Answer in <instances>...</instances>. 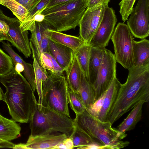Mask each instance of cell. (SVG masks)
I'll return each mask as SVG.
<instances>
[{
	"mask_svg": "<svg viewBox=\"0 0 149 149\" xmlns=\"http://www.w3.org/2000/svg\"><path fill=\"white\" fill-rule=\"evenodd\" d=\"M0 82L6 88L3 101L12 119L21 123H29L38 103L30 84L14 68L0 77Z\"/></svg>",
	"mask_w": 149,
	"mask_h": 149,
	"instance_id": "cell-1",
	"label": "cell"
},
{
	"mask_svg": "<svg viewBox=\"0 0 149 149\" xmlns=\"http://www.w3.org/2000/svg\"><path fill=\"white\" fill-rule=\"evenodd\" d=\"M128 70L126 81L121 84L107 117L112 125L141 101L149 100V63Z\"/></svg>",
	"mask_w": 149,
	"mask_h": 149,
	"instance_id": "cell-2",
	"label": "cell"
},
{
	"mask_svg": "<svg viewBox=\"0 0 149 149\" xmlns=\"http://www.w3.org/2000/svg\"><path fill=\"white\" fill-rule=\"evenodd\" d=\"M74 120L76 127L102 149H119L127 146L130 143L122 140L127 136L125 133L119 132L117 129L112 127L109 121H102L86 109L82 113L76 115Z\"/></svg>",
	"mask_w": 149,
	"mask_h": 149,
	"instance_id": "cell-3",
	"label": "cell"
},
{
	"mask_svg": "<svg viewBox=\"0 0 149 149\" xmlns=\"http://www.w3.org/2000/svg\"><path fill=\"white\" fill-rule=\"evenodd\" d=\"M88 0H72L45 8L41 13L52 29L59 32L74 29L87 8Z\"/></svg>",
	"mask_w": 149,
	"mask_h": 149,
	"instance_id": "cell-4",
	"label": "cell"
},
{
	"mask_svg": "<svg viewBox=\"0 0 149 149\" xmlns=\"http://www.w3.org/2000/svg\"><path fill=\"white\" fill-rule=\"evenodd\" d=\"M29 122L31 136L59 132L69 137L75 129L74 120L38 103Z\"/></svg>",
	"mask_w": 149,
	"mask_h": 149,
	"instance_id": "cell-5",
	"label": "cell"
},
{
	"mask_svg": "<svg viewBox=\"0 0 149 149\" xmlns=\"http://www.w3.org/2000/svg\"><path fill=\"white\" fill-rule=\"evenodd\" d=\"M48 76L42 81V106L70 118L68 106L67 83L63 74L48 71Z\"/></svg>",
	"mask_w": 149,
	"mask_h": 149,
	"instance_id": "cell-6",
	"label": "cell"
},
{
	"mask_svg": "<svg viewBox=\"0 0 149 149\" xmlns=\"http://www.w3.org/2000/svg\"><path fill=\"white\" fill-rule=\"evenodd\" d=\"M133 36L127 24L119 22L111 39L113 45L116 62L128 70L135 66Z\"/></svg>",
	"mask_w": 149,
	"mask_h": 149,
	"instance_id": "cell-7",
	"label": "cell"
},
{
	"mask_svg": "<svg viewBox=\"0 0 149 149\" xmlns=\"http://www.w3.org/2000/svg\"><path fill=\"white\" fill-rule=\"evenodd\" d=\"M149 0H139L133 8L127 25L133 36L141 39L149 35Z\"/></svg>",
	"mask_w": 149,
	"mask_h": 149,
	"instance_id": "cell-8",
	"label": "cell"
},
{
	"mask_svg": "<svg viewBox=\"0 0 149 149\" xmlns=\"http://www.w3.org/2000/svg\"><path fill=\"white\" fill-rule=\"evenodd\" d=\"M0 20L6 22L8 31L5 35V40L9 41L27 58L30 57L31 51L28 38V31L22 32L20 27L21 22L16 17H9L0 10Z\"/></svg>",
	"mask_w": 149,
	"mask_h": 149,
	"instance_id": "cell-9",
	"label": "cell"
},
{
	"mask_svg": "<svg viewBox=\"0 0 149 149\" xmlns=\"http://www.w3.org/2000/svg\"><path fill=\"white\" fill-rule=\"evenodd\" d=\"M116 65L114 54L106 49L97 77L92 84L96 100L107 90L116 77Z\"/></svg>",
	"mask_w": 149,
	"mask_h": 149,
	"instance_id": "cell-10",
	"label": "cell"
},
{
	"mask_svg": "<svg viewBox=\"0 0 149 149\" xmlns=\"http://www.w3.org/2000/svg\"><path fill=\"white\" fill-rule=\"evenodd\" d=\"M106 6L100 4L87 8L79 24V36L89 44L102 19Z\"/></svg>",
	"mask_w": 149,
	"mask_h": 149,
	"instance_id": "cell-11",
	"label": "cell"
},
{
	"mask_svg": "<svg viewBox=\"0 0 149 149\" xmlns=\"http://www.w3.org/2000/svg\"><path fill=\"white\" fill-rule=\"evenodd\" d=\"M117 22L114 11L108 6H106L101 21L89 44L96 47H105L107 46Z\"/></svg>",
	"mask_w": 149,
	"mask_h": 149,
	"instance_id": "cell-12",
	"label": "cell"
},
{
	"mask_svg": "<svg viewBox=\"0 0 149 149\" xmlns=\"http://www.w3.org/2000/svg\"><path fill=\"white\" fill-rule=\"evenodd\" d=\"M68 137L63 133L55 135L52 133L35 136L30 135L25 146L26 149H54Z\"/></svg>",
	"mask_w": 149,
	"mask_h": 149,
	"instance_id": "cell-13",
	"label": "cell"
},
{
	"mask_svg": "<svg viewBox=\"0 0 149 149\" xmlns=\"http://www.w3.org/2000/svg\"><path fill=\"white\" fill-rule=\"evenodd\" d=\"M48 53L65 70L71 63L73 51L71 48L49 40Z\"/></svg>",
	"mask_w": 149,
	"mask_h": 149,
	"instance_id": "cell-14",
	"label": "cell"
},
{
	"mask_svg": "<svg viewBox=\"0 0 149 149\" xmlns=\"http://www.w3.org/2000/svg\"><path fill=\"white\" fill-rule=\"evenodd\" d=\"M121 85L116 76L106 91L103 104L97 117L99 120L107 121L108 114L116 100Z\"/></svg>",
	"mask_w": 149,
	"mask_h": 149,
	"instance_id": "cell-15",
	"label": "cell"
},
{
	"mask_svg": "<svg viewBox=\"0 0 149 149\" xmlns=\"http://www.w3.org/2000/svg\"><path fill=\"white\" fill-rule=\"evenodd\" d=\"M46 34L50 40L71 48L73 52L85 43L80 36L77 37L66 34L51 28L47 29Z\"/></svg>",
	"mask_w": 149,
	"mask_h": 149,
	"instance_id": "cell-16",
	"label": "cell"
},
{
	"mask_svg": "<svg viewBox=\"0 0 149 149\" xmlns=\"http://www.w3.org/2000/svg\"><path fill=\"white\" fill-rule=\"evenodd\" d=\"M21 128L16 121L0 114V139L10 141L21 135Z\"/></svg>",
	"mask_w": 149,
	"mask_h": 149,
	"instance_id": "cell-17",
	"label": "cell"
},
{
	"mask_svg": "<svg viewBox=\"0 0 149 149\" xmlns=\"http://www.w3.org/2000/svg\"><path fill=\"white\" fill-rule=\"evenodd\" d=\"M106 49L105 47H91L89 64L88 81L92 85L97 77Z\"/></svg>",
	"mask_w": 149,
	"mask_h": 149,
	"instance_id": "cell-18",
	"label": "cell"
},
{
	"mask_svg": "<svg viewBox=\"0 0 149 149\" xmlns=\"http://www.w3.org/2000/svg\"><path fill=\"white\" fill-rule=\"evenodd\" d=\"M133 47L134 66H143L149 64V40L146 38L138 41L134 40Z\"/></svg>",
	"mask_w": 149,
	"mask_h": 149,
	"instance_id": "cell-19",
	"label": "cell"
},
{
	"mask_svg": "<svg viewBox=\"0 0 149 149\" xmlns=\"http://www.w3.org/2000/svg\"><path fill=\"white\" fill-rule=\"evenodd\" d=\"M145 103L144 101H141L132 109L127 118L117 127L119 132L125 133L134 128L141 118L142 107Z\"/></svg>",
	"mask_w": 149,
	"mask_h": 149,
	"instance_id": "cell-20",
	"label": "cell"
},
{
	"mask_svg": "<svg viewBox=\"0 0 149 149\" xmlns=\"http://www.w3.org/2000/svg\"><path fill=\"white\" fill-rule=\"evenodd\" d=\"M65 71L66 81L74 90L79 92L82 72L74 55L71 63Z\"/></svg>",
	"mask_w": 149,
	"mask_h": 149,
	"instance_id": "cell-21",
	"label": "cell"
},
{
	"mask_svg": "<svg viewBox=\"0 0 149 149\" xmlns=\"http://www.w3.org/2000/svg\"><path fill=\"white\" fill-rule=\"evenodd\" d=\"M49 27L51 28L44 20L41 22L36 21L33 29L31 31L30 45L33 48L37 58H38L40 54L42 53L41 40L42 33L46 29Z\"/></svg>",
	"mask_w": 149,
	"mask_h": 149,
	"instance_id": "cell-22",
	"label": "cell"
},
{
	"mask_svg": "<svg viewBox=\"0 0 149 149\" xmlns=\"http://www.w3.org/2000/svg\"><path fill=\"white\" fill-rule=\"evenodd\" d=\"M36 59L44 74H48L47 70L60 74H63V72L65 71L49 53L42 52L38 58Z\"/></svg>",
	"mask_w": 149,
	"mask_h": 149,
	"instance_id": "cell-23",
	"label": "cell"
},
{
	"mask_svg": "<svg viewBox=\"0 0 149 149\" xmlns=\"http://www.w3.org/2000/svg\"><path fill=\"white\" fill-rule=\"evenodd\" d=\"M50 0H41L29 11L24 20L21 22L20 27L22 32L25 31H32L34 28L35 22L33 19L37 14H41L46 8Z\"/></svg>",
	"mask_w": 149,
	"mask_h": 149,
	"instance_id": "cell-24",
	"label": "cell"
},
{
	"mask_svg": "<svg viewBox=\"0 0 149 149\" xmlns=\"http://www.w3.org/2000/svg\"><path fill=\"white\" fill-rule=\"evenodd\" d=\"M79 92L85 109L92 106L97 100L93 86L86 79L83 72Z\"/></svg>",
	"mask_w": 149,
	"mask_h": 149,
	"instance_id": "cell-25",
	"label": "cell"
},
{
	"mask_svg": "<svg viewBox=\"0 0 149 149\" xmlns=\"http://www.w3.org/2000/svg\"><path fill=\"white\" fill-rule=\"evenodd\" d=\"M91 46L85 43L76 51L73 52L81 70L86 79H88V68Z\"/></svg>",
	"mask_w": 149,
	"mask_h": 149,
	"instance_id": "cell-26",
	"label": "cell"
},
{
	"mask_svg": "<svg viewBox=\"0 0 149 149\" xmlns=\"http://www.w3.org/2000/svg\"><path fill=\"white\" fill-rule=\"evenodd\" d=\"M66 83L67 96L70 107L76 115L81 114L85 109L79 93L74 90L67 81Z\"/></svg>",
	"mask_w": 149,
	"mask_h": 149,
	"instance_id": "cell-27",
	"label": "cell"
},
{
	"mask_svg": "<svg viewBox=\"0 0 149 149\" xmlns=\"http://www.w3.org/2000/svg\"><path fill=\"white\" fill-rule=\"evenodd\" d=\"M69 137L72 140L74 148L85 149L87 146L91 145L97 146L102 149L99 145L76 127L74 131Z\"/></svg>",
	"mask_w": 149,
	"mask_h": 149,
	"instance_id": "cell-28",
	"label": "cell"
},
{
	"mask_svg": "<svg viewBox=\"0 0 149 149\" xmlns=\"http://www.w3.org/2000/svg\"><path fill=\"white\" fill-rule=\"evenodd\" d=\"M0 4L9 9L21 22L25 19L28 10L15 0H0Z\"/></svg>",
	"mask_w": 149,
	"mask_h": 149,
	"instance_id": "cell-29",
	"label": "cell"
},
{
	"mask_svg": "<svg viewBox=\"0 0 149 149\" xmlns=\"http://www.w3.org/2000/svg\"><path fill=\"white\" fill-rule=\"evenodd\" d=\"M31 49L32 52V57L33 59V66L34 72L36 89L37 91L39 97L38 102V105H40L41 103L42 98V80L43 73L41 67L36 60L33 49L31 48Z\"/></svg>",
	"mask_w": 149,
	"mask_h": 149,
	"instance_id": "cell-30",
	"label": "cell"
},
{
	"mask_svg": "<svg viewBox=\"0 0 149 149\" xmlns=\"http://www.w3.org/2000/svg\"><path fill=\"white\" fill-rule=\"evenodd\" d=\"M14 68L10 56L0 48V77L8 73Z\"/></svg>",
	"mask_w": 149,
	"mask_h": 149,
	"instance_id": "cell-31",
	"label": "cell"
},
{
	"mask_svg": "<svg viewBox=\"0 0 149 149\" xmlns=\"http://www.w3.org/2000/svg\"><path fill=\"white\" fill-rule=\"evenodd\" d=\"M136 0H122L119 4L120 6V13L122 20L124 22L128 20Z\"/></svg>",
	"mask_w": 149,
	"mask_h": 149,
	"instance_id": "cell-32",
	"label": "cell"
},
{
	"mask_svg": "<svg viewBox=\"0 0 149 149\" xmlns=\"http://www.w3.org/2000/svg\"><path fill=\"white\" fill-rule=\"evenodd\" d=\"M106 91L91 106L85 109L91 115L97 118L100 111L102 106Z\"/></svg>",
	"mask_w": 149,
	"mask_h": 149,
	"instance_id": "cell-33",
	"label": "cell"
},
{
	"mask_svg": "<svg viewBox=\"0 0 149 149\" xmlns=\"http://www.w3.org/2000/svg\"><path fill=\"white\" fill-rule=\"evenodd\" d=\"M74 148L73 143L70 137H68L55 147L54 149H72Z\"/></svg>",
	"mask_w": 149,
	"mask_h": 149,
	"instance_id": "cell-34",
	"label": "cell"
},
{
	"mask_svg": "<svg viewBox=\"0 0 149 149\" xmlns=\"http://www.w3.org/2000/svg\"><path fill=\"white\" fill-rule=\"evenodd\" d=\"M48 28L46 29L43 32L41 37V45L42 52L48 53V45L49 39L46 34V30Z\"/></svg>",
	"mask_w": 149,
	"mask_h": 149,
	"instance_id": "cell-35",
	"label": "cell"
},
{
	"mask_svg": "<svg viewBox=\"0 0 149 149\" xmlns=\"http://www.w3.org/2000/svg\"><path fill=\"white\" fill-rule=\"evenodd\" d=\"M22 5L29 11L41 0H15Z\"/></svg>",
	"mask_w": 149,
	"mask_h": 149,
	"instance_id": "cell-36",
	"label": "cell"
},
{
	"mask_svg": "<svg viewBox=\"0 0 149 149\" xmlns=\"http://www.w3.org/2000/svg\"><path fill=\"white\" fill-rule=\"evenodd\" d=\"M111 0H88L87 8H91L96 6L102 4L105 6H108V3Z\"/></svg>",
	"mask_w": 149,
	"mask_h": 149,
	"instance_id": "cell-37",
	"label": "cell"
},
{
	"mask_svg": "<svg viewBox=\"0 0 149 149\" xmlns=\"http://www.w3.org/2000/svg\"><path fill=\"white\" fill-rule=\"evenodd\" d=\"M72 0H50L46 8L67 2Z\"/></svg>",
	"mask_w": 149,
	"mask_h": 149,
	"instance_id": "cell-38",
	"label": "cell"
},
{
	"mask_svg": "<svg viewBox=\"0 0 149 149\" xmlns=\"http://www.w3.org/2000/svg\"><path fill=\"white\" fill-rule=\"evenodd\" d=\"M15 144L10 141H7L0 139V148H10L13 149Z\"/></svg>",
	"mask_w": 149,
	"mask_h": 149,
	"instance_id": "cell-39",
	"label": "cell"
},
{
	"mask_svg": "<svg viewBox=\"0 0 149 149\" xmlns=\"http://www.w3.org/2000/svg\"><path fill=\"white\" fill-rule=\"evenodd\" d=\"M8 31V27L7 24L4 22L0 20V32L5 36L7 33Z\"/></svg>",
	"mask_w": 149,
	"mask_h": 149,
	"instance_id": "cell-40",
	"label": "cell"
},
{
	"mask_svg": "<svg viewBox=\"0 0 149 149\" xmlns=\"http://www.w3.org/2000/svg\"><path fill=\"white\" fill-rule=\"evenodd\" d=\"M13 149H26V148L25 146V144L20 143L17 144H15L14 147Z\"/></svg>",
	"mask_w": 149,
	"mask_h": 149,
	"instance_id": "cell-41",
	"label": "cell"
},
{
	"mask_svg": "<svg viewBox=\"0 0 149 149\" xmlns=\"http://www.w3.org/2000/svg\"><path fill=\"white\" fill-rule=\"evenodd\" d=\"M4 98V93L1 88L0 87V101H3Z\"/></svg>",
	"mask_w": 149,
	"mask_h": 149,
	"instance_id": "cell-42",
	"label": "cell"
},
{
	"mask_svg": "<svg viewBox=\"0 0 149 149\" xmlns=\"http://www.w3.org/2000/svg\"><path fill=\"white\" fill-rule=\"evenodd\" d=\"M5 36L0 32V42H1L3 40H5Z\"/></svg>",
	"mask_w": 149,
	"mask_h": 149,
	"instance_id": "cell-43",
	"label": "cell"
}]
</instances>
